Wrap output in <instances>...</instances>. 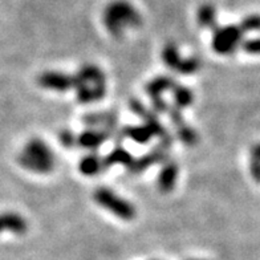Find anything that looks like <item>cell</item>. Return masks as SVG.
<instances>
[{
  "label": "cell",
  "instance_id": "cell-14",
  "mask_svg": "<svg viewBox=\"0 0 260 260\" xmlns=\"http://www.w3.org/2000/svg\"><path fill=\"white\" fill-rule=\"evenodd\" d=\"M162 57H164L165 64L168 65V67H170L171 69H175V71H177L178 65L181 64L182 61L178 48H177L174 44H169L165 47L164 51H162Z\"/></svg>",
  "mask_w": 260,
  "mask_h": 260
},
{
  "label": "cell",
  "instance_id": "cell-9",
  "mask_svg": "<svg viewBox=\"0 0 260 260\" xmlns=\"http://www.w3.org/2000/svg\"><path fill=\"white\" fill-rule=\"evenodd\" d=\"M177 179H178V166L173 162L166 164L158 177V186L161 188V191L169 192L174 188Z\"/></svg>",
  "mask_w": 260,
  "mask_h": 260
},
{
  "label": "cell",
  "instance_id": "cell-5",
  "mask_svg": "<svg viewBox=\"0 0 260 260\" xmlns=\"http://www.w3.org/2000/svg\"><path fill=\"white\" fill-rule=\"evenodd\" d=\"M73 86L80 88H106L105 75L99 67L92 64L84 65L73 77Z\"/></svg>",
  "mask_w": 260,
  "mask_h": 260
},
{
  "label": "cell",
  "instance_id": "cell-13",
  "mask_svg": "<svg viewBox=\"0 0 260 260\" xmlns=\"http://www.w3.org/2000/svg\"><path fill=\"white\" fill-rule=\"evenodd\" d=\"M216 20V14L215 8L210 6V4H205L202 7L199 8L198 11V23L201 27L205 28H211L214 27Z\"/></svg>",
  "mask_w": 260,
  "mask_h": 260
},
{
  "label": "cell",
  "instance_id": "cell-2",
  "mask_svg": "<svg viewBox=\"0 0 260 260\" xmlns=\"http://www.w3.org/2000/svg\"><path fill=\"white\" fill-rule=\"evenodd\" d=\"M19 162L28 171L36 174H47L55 168L56 157L44 141L34 138L28 141V144L23 147Z\"/></svg>",
  "mask_w": 260,
  "mask_h": 260
},
{
  "label": "cell",
  "instance_id": "cell-3",
  "mask_svg": "<svg viewBox=\"0 0 260 260\" xmlns=\"http://www.w3.org/2000/svg\"><path fill=\"white\" fill-rule=\"evenodd\" d=\"M94 201L99 203L103 209L108 210L112 214L122 220H132L136 216V209L134 206L123 199L122 197L117 195L110 188L101 187L94 191Z\"/></svg>",
  "mask_w": 260,
  "mask_h": 260
},
{
  "label": "cell",
  "instance_id": "cell-1",
  "mask_svg": "<svg viewBox=\"0 0 260 260\" xmlns=\"http://www.w3.org/2000/svg\"><path fill=\"white\" fill-rule=\"evenodd\" d=\"M104 24L110 35L121 38L126 29L137 28L141 24V16L132 4L125 0H117L105 8Z\"/></svg>",
  "mask_w": 260,
  "mask_h": 260
},
{
  "label": "cell",
  "instance_id": "cell-16",
  "mask_svg": "<svg viewBox=\"0 0 260 260\" xmlns=\"http://www.w3.org/2000/svg\"><path fill=\"white\" fill-rule=\"evenodd\" d=\"M174 100L175 104L179 108H185L192 103V93L187 88H175L174 89Z\"/></svg>",
  "mask_w": 260,
  "mask_h": 260
},
{
  "label": "cell",
  "instance_id": "cell-11",
  "mask_svg": "<svg viewBox=\"0 0 260 260\" xmlns=\"http://www.w3.org/2000/svg\"><path fill=\"white\" fill-rule=\"evenodd\" d=\"M174 88V82L171 81L169 77H157L147 85V93L151 99H161V94L169 89Z\"/></svg>",
  "mask_w": 260,
  "mask_h": 260
},
{
  "label": "cell",
  "instance_id": "cell-7",
  "mask_svg": "<svg viewBox=\"0 0 260 260\" xmlns=\"http://www.w3.org/2000/svg\"><path fill=\"white\" fill-rule=\"evenodd\" d=\"M28 229V223L24 216L17 212H3L0 214V234L12 233L16 235L24 234Z\"/></svg>",
  "mask_w": 260,
  "mask_h": 260
},
{
  "label": "cell",
  "instance_id": "cell-20",
  "mask_svg": "<svg viewBox=\"0 0 260 260\" xmlns=\"http://www.w3.org/2000/svg\"><path fill=\"white\" fill-rule=\"evenodd\" d=\"M242 31H260V16L259 15H252V16L246 17L242 23Z\"/></svg>",
  "mask_w": 260,
  "mask_h": 260
},
{
  "label": "cell",
  "instance_id": "cell-17",
  "mask_svg": "<svg viewBox=\"0 0 260 260\" xmlns=\"http://www.w3.org/2000/svg\"><path fill=\"white\" fill-rule=\"evenodd\" d=\"M199 68V60L197 57L182 58L181 64L177 68V72L183 73V75H190V73L197 72Z\"/></svg>",
  "mask_w": 260,
  "mask_h": 260
},
{
  "label": "cell",
  "instance_id": "cell-21",
  "mask_svg": "<svg viewBox=\"0 0 260 260\" xmlns=\"http://www.w3.org/2000/svg\"><path fill=\"white\" fill-rule=\"evenodd\" d=\"M244 49L248 53H252V55H260V39H253V40L247 41L244 44Z\"/></svg>",
  "mask_w": 260,
  "mask_h": 260
},
{
  "label": "cell",
  "instance_id": "cell-19",
  "mask_svg": "<svg viewBox=\"0 0 260 260\" xmlns=\"http://www.w3.org/2000/svg\"><path fill=\"white\" fill-rule=\"evenodd\" d=\"M178 137L187 145H194L198 141V136L195 133V130L188 126H183L179 129Z\"/></svg>",
  "mask_w": 260,
  "mask_h": 260
},
{
  "label": "cell",
  "instance_id": "cell-6",
  "mask_svg": "<svg viewBox=\"0 0 260 260\" xmlns=\"http://www.w3.org/2000/svg\"><path fill=\"white\" fill-rule=\"evenodd\" d=\"M39 84L44 89L53 90V92H67L73 88V77L57 71H48L41 73L39 77Z\"/></svg>",
  "mask_w": 260,
  "mask_h": 260
},
{
  "label": "cell",
  "instance_id": "cell-22",
  "mask_svg": "<svg viewBox=\"0 0 260 260\" xmlns=\"http://www.w3.org/2000/svg\"><path fill=\"white\" fill-rule=\"evenodd\" d=\"M75 141H76V137L71 133V132H65V133H62L61 136L62 145H65V146H71Z\"/></svg>",
  "mask_w": 260,
  "mask_h": 260
},
{
  "label": "cell",
  "instance_id": "cell-23",
  "mask_svg": "<svg viewBox=\"0 0 260 260\" xmlns=\"http://www.w3.org/2000/svg\"><path fill=\"white\" fill-rule=\"evenodd\" d=\"M188 260H199V259H188Z\"/></svg>",
  "mask_w": 260,
  "mask_h": 260
},
{
  "label": "cell",
  "instance_id": "cell-10",
  "mask_svg": "<svg viewBox=\"0 0 260 260\" xmlns=\"http://www.w3.org/2000/svg\"><path fill=\"white\" fill-rule=\"evenodd\" d=\"M105 161L101 159L99 155L96 154H89L84 157L80 162V171H81L84 175H88V177H93V175H97L100 171L105 168Z\"/></svg>",
  "mask_w": 260,
  "mask_h": 260
},
{
  "label": "cell",
  "instance_id": "cell-8",
  "mask_svg": "<svg viewBox=\"0 0 260 260\" xmlns=\"http://www.w3.org/2000/svg\"><path fill=\"white\" fill-rule=\"evenodd\" d=\"M106 137H108V133H106L105 130L90 129L80 134L77 141H79V144L81 145L82 147L94 150V149L100 147L104 142H105Z\"/></svg>",
  "mask_w": 260,
  "mask_h": 260
},
{
  "label": "cell",
  "instance_id": "cell-18",
  "mask_svg": "<svg viewBox=\"0 0 260 260\" xmlns=\"http://www.w3.org/2000/svg\"><path fill=\"white\" fill-rule=\"evenodd\" d=\"M251 173L253 178L260 182V144L253 147L251 153Z\"/></svg>",
  "mask_w": 260,
  "mask_h": 260
},
{
  "label": "cell",
  "instance_id": "cell-15",
  "mask_svg": "<svg viewBox=\"0 0 260 260\" xmlns=\"http://www.w3.org/2000/svg\"><path fill=\"white\" fill-rule=\"evenodd\" d=\"M130 161H132V157L127 153L125 149L122 147H118L116 150H113L110 153L105 159V165H117V164H123V165H130Z\"/></svg>",
  "mask_w": 260,
  "mask_h": 260
},
{
  "label": "cell",
  "instance_id": "cell-12",
  "mask_svg": "<svg viewBox=\"0 0 260 260\" xmlns=\"http://www.w3.org/2000/svg\"><path fill=\"white\" fill-rule=\"evenodd\" d=\"M126 136L138 144H146L154 136V132L149 126H133L127 129Z\"/></svg>",
  "mask_w": 260,
  "mask_h": 260
},
{
  "label": "cell",
  "instance_id": "cell-4",
  "mask_svg": "<svg viewBox=\"0 0 260 260\" xmlns=\"http://www.w3.org/2000/svg\"><path fill=\"white\" fill-rule=\"evenodd\" d=\"M242 28L236 25L215 28V34L212 39V48L219 55H231L236 51L242 40Z\"/></svg>",
  "mask_w": 260,
  "mask_h": 260
}]
</instances>
